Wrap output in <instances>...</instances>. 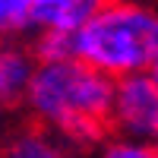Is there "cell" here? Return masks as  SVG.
I'll return each instance as SVG.
<instances>
[{"instance_id":"cell-1","label":"cell","mask_w":158,"mask_h":158,"mask_svg":"<svg viewBox=\"0 0 158 158\" xmlns=\"http://www.w3.org/2000/svg\"><path fill=\"white\" fill-rule=\"evenodd\" d=\"M114 79L79 60L35 63L25 111L35 117V127L54 133L60 142L73 146H101L108 136Z\"/></svg>"},{"instance_id":"cell-2","label":"cell","mask_w":158,"mask_h":158,"mask_svg":"<svg viewBox=\"0 0 158 158\" xmlns=\"http://www.w3.org/2000/svg\"><path fill=\"white\" fill-rule=\"evenodd\" d=\"M73 38V60L108 79L146 73L158 54V10L139 0H108Z\"/></svg>"},{"instance_id":"cell-3","label":"cell","mask_w":158,"mask_h":158,"mask_svg":"<svg viewBox=\"0 0 158 158\" xmlns=\"http://www.w3.org/2000/svg\"><path fill=\"white\" fill-rule=\"evenodd\" d=\"M108 130H114V136L120 139L158 146V85L149 73L114 79Z\"/></svg>"},{"instance_id":"cell-4","label":"cell","mask_w":158,"mask_h":158,"mask_svg":"<svg viewBox=\"0 0 158 158\" xmlns=\"http://www.w3.org/2000/svg\"><path fill=\"white\" fill-rule=\"evenodd\" d=\"M108 0H32V29L73 35L95 16Z\"/></svg>"},{"instance_id":"cell-5","label":"cell","mask_w":158,"mask_h":158,"mask_svg":"<svg viewBox=\"0 0 158 158\" xmlns=\"http://www.w3.org/2000/svg\"><path fill=\"white\" fill-rule=\"evenodd\" d=\"M35 73V57L29 44L0 41V108H16L25 101Z\"/></svg>"},{"instance_id":"cell-6","label":"cell","mask_w":158,"mask_h":158,"mask_svg":"<svg viewBox=\"0 0 158 158\" xmlns=\"http://www.w3.org/2000/svg\"><path fill=\"white\" fill-rule=\"evenodd\" d=\"M0 158H70L67 142H60L54 133L41 127H25L6 139L0 149Z\"/></svg>"},{"instance_id":"cell-7","label":"cell","mask_w":158,"mask_h":158,"mask_svg":"<svg viewBox=\"0 0 158 158\" xmlns=\"http://www.w3.org/2000/svg\"><path fill=\"white\" fill-rule=\"evenodd\" d=\"M32 29V0H0V41H16Z\"/></svg>"},{"instance_id":"cell-8","label":"cell","mask_w":158,"mask_h":158,"mask_svg":"<svg viewBox=\"0 0 158 158\" xmlns=\"http://www.w3.org/2000/svg\"><path fill=\"white\" fill-rule=\"evenodd\" d=\"M29 51H32L35 63L70 60V57H73V38H70V35H57V32H35Z\"/></svg>"},{"instance_id":"cell-9","label":"cell","mask_w":158,"mask_h":158,"mask_svg":"<svg viewBox=\"0 0 158 158\" xmlns=\"http://www.w3.org/2000/svg\"><path fill=\"white\" fill-rule=\"evenodd\" d=\"M95 158H158V146L114 136V139H104L98 146V155Z\"/></svg>"},{"instance_id":"cell-10","label":"cell","mask_w":158,"mask_h":158,"mask_svg":"<svg viewBox=\"0 0 158 158\" xmlns=\"http://www.w3.org/2000/svg\"><path fill=\"white\" fill-rule=\"evenodd\" d=\"M146 73H149V76H152V82H155V85H158V54H155V57H152V63H149V70H146Z\"/></svg>"}]
</instances>
